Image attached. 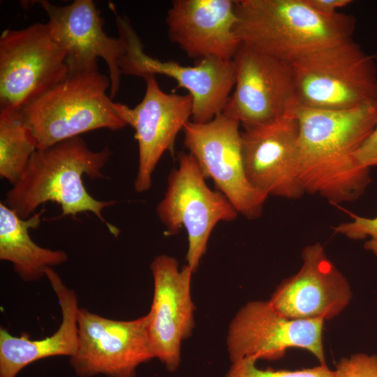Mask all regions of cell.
<instances>
[{"label":"cell","instance_id":"52a82bcc","mask_svg":"<svg viewBox=\"0 0 377 377\" xmlns=\"http://www.w3.org/2000/svg\"><path fill=\"white\" fill-rule=\"evenodd\" d=\"M156 214L168 235L184 227L188 235L187 265L195 273L206 252L212 230L220 221H232L238 212L219 191H213L190 154H179L178 168L168 176V188Z\"/></svg>","mask_w":377,"mask_h":377},{"label":"cell","instance_id":"e0dca14e","mask_svg":"<svg viewBox=\"0 0 377 377\" xmlns=\"http://www.w3.org/2000/svg\"><path fill=\"white\" fill-rule=\"evenodd\" d=\"M302 258L300 269L277 286L269 302L290 319L334 318L352 297L346 279L327 258L320 243L306 246Z\"/></svg>","mask_w":377,"mask_h":377},{"label":"cell","instance_id":"ba28073f","mask_svg":"<svg viewBox=\"0 0 377 377\" xmlns=\"http://www.w3.org/2000/svg\"><path fill=\"white\" fill-rule=\"evenodd\" d=\"M115 15L119 37L125 52L119 60L122 74L146 78L157 74L172 78L192 97L191 121L206 123L223 112L236 80L233 61L204 58L193 66H183L174 61H162L147 55L132 27L129 19L120 16L111 3Z\"/></svg>","mask_w":377,"mask_h":377},{"label":"cell","instance_id":"ffe728a7","mask_svg":"<svg viewBox=\"0 0 377 377\" xmlns=\"http://www.w3.org/2000/svg\"><path fill=\"white\" fill-rule=\"evenodd\" d=\"M43 213H34L24 219L3 202L0 203V259L10 262L25 282L40 279L48 269L68 260L64 251L41 247L31 238L29 230L40 225Z\"/></svg>","mask_w":377,"mask_h":377},{"label":"cell","instance_id":"8fae6325","mask_svg":"<svg viewBox=\"0 0 377 377\" xmlns=\"http://www.w3.org/2000/svg\"><path fill=\"white\" fill-rule=\"evenodd\" d=\"M232 61L236 80L224 115L246 129L293 112L297 102L289 63L243 43Z\"/></svg>","mask_w":377,"mask_h":377},{"label":"cell","instance_id":"4fadbf2b","mask_svg":"<svg viewBox=\"0 0 377 377\" xmlns=\"http://www.w3.org/2000/svg\"><path fill=\"white\" fill-rule=\"evenodd\" d=\"M49 20L53 39L66 53L69 74L98 69L97 59L105 61L110 80V97L120 88L122 73L119 60L125 52L122 40L110 37L103 30L104 20L92 0H75L60 6L39 1Z\"/></svg>","mask_w":377,"mask_h":377},{"label":"cell","instance_id":"cb8c5ba5","mask_svg":"<svg viewBox=\"0 0 377 377\" xmlns=\"http://www.w3.org/2000/svg\"><path fill=\"white\" fill-rule=\"evenodd\" d=\"M334 377H377V356L357 353L342 358Z\"/></svg>","mask_w":377,"mask_h":377},{"label":"cell","instance_id":"484cf974","mask_svg":"<svg viewBox=\"0 0 377 377\" xmlns=\"http://www.w3.org/2000/svg\"><path fill=\"white\" fill-rule=\"evenodd\" d=\"M316 11L327 16L334 15L337 9L350 3V0H305Z\"/></svg>","mask_w":377,"mask_h":377},{"label":"cell","instance_id":"7a4b0ae2","mask_svg":"<svg viewBox=\"0 0 377 377\" xmlns=\"http://www.w3.org/2000/svg\"><path fill=\"white\" fill-rule=\"evenodd\" d=\"M112 152L91 150L80 136L37 149L18 181L7 191L3 202L20 218L27 219L47 202L61 207V216L75 217L79 213H93L117 237L119 230L108 222L102 211L115 204L114 200H98L86 190L82 177H105L101 170Z\"/></svg>","mask_w":377,"mask_h":377},{"label":"cell","instance_id":"2e32d148","mask_svg":"<svg viewBox=\"0 0 377 377\" xmlns=\"http://www.w3.org/2000/svg\"><path fill=\"white\" fill-rule=\"evenodd\" d=\"M150 269L154 295L147 313L149 336L155 358L174 371L180 363L182 343L194 327L193 272L187 265L179 269L177 259L165 254L156 256Z\"/></svg>","mask_w":377,"mask_h":377},{"label":"cell","instance_id":"603a6c76","mask_svg":"<svg viewBox=\"0 0 377 377\" xmlns=\"http://www.w3.org/2000/svg\"><path fill=\"white\" fill-rule=\"evenodd\" d=\"M353 221L345 222L333 228L335 233L343 235L351 239H369L364 244L367 250L377 256V216L366 218L350 214Z\"/></svg>","mask_w":377,"mask_h":377},{"label":"cell","instance_id":"5b68a950","mask_svg":"<svg viewBox=\"0 0 377 377\" xmlns=\"http://www.w3.org/2000/svg\"><path fill=\"white\" fill-rule=\"evenodd\" d=\"M353 38L290 63L297 104L346 110L377 102V68Z\"/></svg>","mask_w":377,"mask_h":377},{"label":"cell","instance_id":"d4e9b609","mask_svg":"<svg viewBox=\"0 0 377 377\" xmlns=\"http://www.w3.org/2000/svg\"><path fill=\"white\" fill-rule=\"evenodd\" d=\"M377 60V54L374 55ZM355 156L360 164L369 169L371 166L377 165V124L357 151Z\"/></svg>","mask_w":377,"mask_h":377},{"label":"cell","instance_id":"7402d4cb","mask_svg":"<svg viewBox=\"0 0 377 377\" xmlns=\"http://www.w3.org/2000/svg\"><path fill=\"white\" fill-rule=\"evenodd\" d=\"M257 359L247 357L232 362L226 377H334V372L326 365L302 370L289 371L260 369L256 366Z\"/></svg>","mask_w":377,"mask_h":377},{"label":"cell","instance_id":"8992f818","mask_svg":"<svg viewBox=\"0 0 377 377\" xmlns=\"http://www.w3.org/2000/svg\"><path fill=\"white\" fill-rule=\"evenodd\" d=\"M66 53L47 24L4 30L0 36V112H15L69 75Z\"/></svg>","mask_w":377,"mask_h":377},{"label":"cell","instance_id":"5bb4252c","mask_svg":"<svg viewBox=\"0 0 377 377\" xmlns=\"http://www.w3.org/2000/svg\"><path fill=\"white\" fill-rule=\"evenodd\" d=\"M145 80V96L135 107L114 103L119 117L135 130L139 160L134 188L138 193L150 188L157 163L165 151L173 149L178 133L191 118L193 107L189 94L165 93L155 75L148 76Z\"/></svg>","mask_w":377,"mask_h":377},{"label":"cell","instance_id":"7c38bea8","mask_svg":"<svg viewBox=\"0 0 377 377\" xmlns=\"http://www.w3.org/2000/svg\"><path fill=\"white\" fill-rule=\"evenodd\" d=\"M324 320H294L279 313L269 301H252L230 322L227 348L231 362L247 357L268 360L282 357L288 348H303L325 365L322 342Z\"/></svg>","mask_w":377,"mask_h":377},{"label":"cell","instance_id":"9c48e42d","mask_svg":"<svg viewBox=\"0 0 377 377\" xmlns=\"http://www.w3.org/2000/svg\"><path fill=\"white\" fill-rule=\"evenodd\" d=\"M239 125L223 113L206 123L189 121L183 128L184 145L205 178L212 179L238 214L252 220L262 215L268 196L247 179Z\"/></svg>","mask_w":377,"mask_h":377},{"label":"cell","instance_id":"44dd1931","mask_svg":"<svg viewBox=\"0 0 377 377\" xmlns=\"http://www.w3.org/2000/svg\"><path fill=\"white\" fill-rule=\"evenodd\" d=\"M36 138L19 111L0 112V176L13 185L37 150Z\"/></svg>","mask_w":377,"mask_h":377},{"label":"cell","instance_id":"9a60e30c","mask_svg":"<svg viewBox=\"0 0 377 377\" xmlns=\"http://www.w3.org/2000/svg\"><path fill=\"white\" fill-rule=\"evenodd\" d=\"M298 121L293 112L242 132V155L250 184L269 195L298 199Z\"/></svg>","mask_w":377,"mask_h":377},{"label":"cell","instance_id":"3957f363","mask_svg":"<svg viewBox=\"0 0 377 377\" xmlns=\"http://www.w3.org/2000/svg\"><path fill=\"white\" fill-rule=\"evenodd\" d=\"M235 31L242 43L287 63L351 39L355 19L319 13L305 0L236 1Z\"/></svg>","mask_w":377,"mask_h":377},{"label":"cell","instance_id":"d6986e66","mask_svg":"<svg viewBox=\"0 0 377 377\" xmlns=\"http://www.w3.org/2000/svg\"><path fill=\"white\" fill-rule=\"evenodd\" d=\"M59 302L62 319L59 327L50 337L40 340L27 336L15 337L0 329V377H16L28 364L46 357H72L78 346V307L75 292L68 288L52 268L45 276Z\"/></svg>","mask_w":377,"mask_h":377},{"label":"cell","instance_id":"6da1fadb","mask_svg":"<svg viewBox=\"0 0 377 377\" xmlns=\"http://www.w3.org/2000/svg\"><path fill=\"white\" fill-rule=\"evenodd\" d=\"M293 112L299 125V177L304 192L337 205L358 199L371 182L355 154L377 124V102L346 110Z\"/></svg>","mask_w":377,"mask_h":377},{"label":"cell","instance_id":"30bf717a","mask_svg":"<svg viewBox=\"0 0 377 377\" xmlns=\"http://www.w3.org/2000/svg\"><path fill=\"white\" fill-rule=\"evenodd\" d=\"M148 315L131 320L103 317L80 308L78 346L70 364L80 377H135L137 368L155 358Z\"/></svg>","mask_w":377,"mask_h":377},{"label":"cell","instance_id":"277c9868","mask_svg":"<svg viewBox=\"0 0 377 377\" xmlns=\"http://www.w3.org/2000/svg\"><path fill=\"white\" fill-rule=\"evenodd\" d=\"M109 87V76L98 69L69 74L19 110L36 138L37 149L94 130L126 126L106 94Z\"/></svg>","mask_w":377,"mask_h":377},{"label":"cell","instance_id":"ac0fdd59","mask_svg":"<svg viewBox=\"0 0 377 377\" xmlns=\"http://www.w3.org/2000/svg\"><path fill=\"white\" fill-rule=\"evenodd\" d=\"M237 22L233 0H174L165 18L170 40L198 60H232L242 44Z\"/></svg>","mask_w":377,"mask_h":377}]
</instances>
